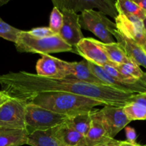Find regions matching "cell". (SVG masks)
<instances>
[{
    "label": "cell",
    "instance_id": "obj_30",
    "mask_svg": "<svg viewBox=\"0 0 146 146\" xmlns=\"http://www.w3.org/2000/svg\"><path fill=\"white\" fill-rule=\"evenodd\" d=\"M120 141L114 139V138H107L106 141L98 144L96 146H120Z\"/></svg>",
    "mask_w": 146,
    "mask_h": 146
},
{
    "label": "cell",
    "instance_id": "obj_21",
    "mask_svg": "<svg viewBox=\"0 0 146 146\" xmlns=\"http://www.w3.org/2000/svg\"><path fill=\"white\" fill-rule=\"evenodd\" d=\"M115 5L118 14L135 16L142 20L146 17L143 10L134 1L118 0L115 1Z\"/></svg>",
    "mask_w": 146,
    "mask_h": 146
},
{
    "label": "cell",
    "instance_id": "obj_10",
    "mask_svg": "<svg viewBox=\"0 0 146 146\" xmlns=\"http://www.w3.org/2000/svg\"><path fill=\"white\" fill-rule=\"evenodd\" d=\"M59 10L63 14L64 21L58 36L72 47L73 52L76 53L77 44L84 38L79 23V14L67 9L60 8Z\"/></svg>",
    "mask_w": 146,
    "mask_h": 146
},
{
    "label": "cell",
    "instance_id": "obj_17",
    "mask_svg": "<svg viewBox=\"0 0 146 146\" xmlns=\"http://www.w3.org/2000/svg\"><path fill=\"white\" fill-rule=\"evenodd\" d=\"M66 78L92 84L105 85L91 72L88 66V62L86 60H83L80 62H74V73Z\"/></svg>",
    "mask_w": 146,
    "mask_h": 146
},
{
    "label": "cell",
    "instance_id": "obj_20",
    "mask_svg": "<svg viewBox=\"0 0 146 146\" xmlns=\"http://www.w3.org/2000/svg\"><path fill=\"white\" fill-rule=\"evenodd\" d=\"M99 44L104 50L109 61L112 63L113 66L131 61L123 47L118 43L104 44L99 41Z\"/></svg>",
    "mask_w": 146,
    "mask_h": 146
},
{
    "label": "cell",
    "instance_id": "obj_34",
    "mask_svg": "<svg viewBox=\"0 0 146 146\" xmlns=\"http://www.w3.org/2000/svg\"><path fill=\"white\" fill-rule=\"evenodd\" d=\"M141 79L142 80V81H143L144 82H145V83H146V72H144L142 78H141Z\"/></svg>",
    "mask_w": 146,
    "mask_h": 146
},
{
    "label": "cell",
    "instance_id": "obj_9",
    "mask_svg": "<svg viewBox=\"0 0 146 146\" xmlns=\"http://www.w3.org/2000/svg\"><path fill=\"white\" fill-rule=\"evenodd\" d=\"M36 70L40 76L63 79L74 73V62H67L50 55H42L37 61Z\"/></svg>",
    "mask_w": 146,
    "mask_h": 146
},
{
    "label": "cell",
    "instance_id": "obj_24",
    "mask_svg": "<svg viewBox=\"0 0 146 146\" xmlns=\"http://www.w3.org/2000/svg\"><path fill=\"white\" fill-rule=\"evenodd\" d=\"M114 67L123 75L128 76L132 77V78H136V79H141L144 74L139 66L137 65L133 61L116 65Z\"/></svg>",
    "mask_w": 146,
    "mask_h": 146
},
{
    "label": "cell",
    "instance_id": "obj_7",
    "mask_svg": "<svg viewBox=\"0 0 146 146\" xmlns=\"http://www.w3.org/2000/svg\"><path fill=\"white\" fill-rule=\"evenodd\" d=\"M26 106L24 101L10 98L0 107V127L11 130H25Z\"/></svg>",
    "mask_w": 146,
    "mask_h": 146
},
{
    "label": "cell",
    "instance_id": "obj_19",
    "mask_svg": "<svg viewBox=\"0 0 146 146\" xmlns=\"http://www.w3.org/2000/svg\"><path fill=\"white\" fill-rule=\"evenodd\" d=\"M27 144L31 146H64L54 136L52 129L35 131L29 134Z\"/></svg>",
    "mask_w": 146,
    "mask_h": 146
},
{
    "label": "cell",
    "instance_id": "obj_37",
    "mask_svg": "<svg viewBox=\"0 0 146 146\" xmlns=\"http://www.w3.org/2000/svg\"><path fill=\"white\" fill-rule=\"evenodd\" d=\"M142 47H143V49L145 50V51L146 52V42L145 43V44H143V45L142 46Z\"/></svg>",
    "mask_w": 146,
    "mask_h": 146
},
{
    "label": "cell",
    "instance_id": "obj_4",
    "mask_svg": "<svg viewBox=\"0 0 146 146\" xmlns=\"http://www.w3.org/2000/svg\"><path fill=\"white\" fill-rule=\"evenodd\" d=\"M16 48L20 53H32L41 55H50L53 53L73 52V48L58 35L47 38H36L22 31L19 34L15 42Z\"/></svg>",
    "mask_w": 146,
    "mask_h": 146
},
{
    "label": "cell",
    "instance_id": "obj_27",
    "mask_svg": "<svg viewBox=\"0 0 146 146\" xmlns=\"http://www.w3.org/2000/svg\"><path fill=\"white\" fill-rule=\"evenodd\" d=\"M29 34L36 38H47V37L53 36L56 34H54L49 27H36L31 29L30 31H27Z\"/></svg>",
    "mask_w": 146,
    "mask_h": 146
},
{
    "label": "cell",
    "instance_id": "obj_14",
    "mask_svg": "<svg viewBox=\"0 0 146 146\" xmlns=\"http://www.w3.org/2000/svg\"><path fill=\"white\" fill-rule=\"evenodd\" d=\"M111 33L117 40V43L123 47L131 61L146 68V52L143 48L133 40L124 36L117 29L112 30Z\"/></svg>",
    "mask_w": 146,
    "mask_h": 146
},
{
    "label": "cell",
    "instance_id": "obj_16",
    "mask_svg": "<svg viewBox=\"0 0 146 146\" xmlns=\"http://www.w3.org/2000/svg\"><path fill=\"white\" fill-rule=\"evenodd\" d=\"M91 123L86 135V146H96L108 138L101 120L100 110H93L91 112Z\"/></svg>",
    "mask_w": 146,
    "mask_h": 146
},
{
    "label": "cell",
    "instance_id": "obj_18",
    "mask_svg": "<svg viewBox=\"0 0 146 146\" xmlns=\"http://www.w3.org/2000/svg\"><path fill=\"white\" fill-rule=\"evenodd\" d=\"M25 130H11L0 127V146H21L27 144Z\"/></svg>",
    "mask_w": 146,
    "mask_h": 146
},
{
    "label": "cell",
    "instance_id": "obj_8",
    "mask_svg": "<svg viewBox=\"0 0 146 146\" xmlns=\"http://www.w3.org/2000/svg\"><path fill=\"white\" fill-rule=\"evenodd\" d=\"M52 3L57 8L67 9L76 13L96 8L100 12L114 19L118 14L115 1L112 0H53Z\"/></svg>",
    "mask_w": 146,
    "mask_h": 146
},
{
    "label": "cell",
    "instance_id": "obj_31",
    "mask_svg": "<svg viewBox=\"0 0 146 146\" xmlns=\"http://www.w3.org/2000/svg\"><path fill=\"white\" fill-rule=\"evenodd\" d=\"M10 97L8 95L3 92L2 91H0V107L2 106L5 103H7L9 100H10Z\"/></svg>",
    "mask_w": 146,
    "mask_h": 146
},
{
    "label": "cell",
    "instance_id": "obj_5",
    "mask_svg": "<svg viewBox=\"0 0 146 146\" xmlns=\"http://www.w3.org/2000/svg\"><path fill=\"white\" fill-rule=\"evenodd\" d=\"M26 104L25 130L28 135L35 131L52 129L65 122L68 118L34 104Z\"/></svg>",
    "mask_w": 146,
    "mask_h": 146
},
{
    "label": "cell",
    "instance_id": "obj_26",
    "mask_svg": "<svg viewBox=\"0 0 146 146\" xmlns=\"http://www.w3.org/2000/svg\"><path fill=\"white\" fill-rule=\"evenodd\" d=\"M64 21V17L59 9L56 7H54L50 15L49 28L56 35H58L61 30Z\"/></svg>",
    "mask_w": 146,
    "mask_h": 146
},
{
    "label": "cell",
    "instance_id": "obj_11",
    "mask_svg": "<svg viewBox=\"0 0 146 146\" xmlns=\"http://www.w3.org/2000/svg\"><path fill=\"white\" fill-rule=\"evenodd\" d=\"M116 29L124 36L133 40L142 46L146 42V32L143 20L135 16L118 14L115 18Z\"/></svg>",
    "mask_w": 146,
    "mask_h": 146
},
{
    "label": "cell",
    "instance_id": "obj_15",
    "mask_svg": "<svg viewBox=\"0 0 146 146\" xmlns=\"http://www.w3.org/2000/svg\"><path fill=\"white\" fill-rule=\"evenodd\" d=\"M52 133L64 146H86L85 136L77 132L66 121L52 128Z\"/></svg>",
    "mask_w": 146,
    "mask_h": 146
},
{
    "label": "cell",
    "instance_id": "obj_23",
    "mask_svg": "<svg viewBox=\"0 0 146 146\" xmlns=\"http://www.w3.org/2000/svg\"><path fill=\"white\" fill-rule=\"evenodd\" d=\"M124 113L131 121H146V106L138 103H128L123 107Z\"/></svg>",
    "mask_w": 146,
    "mask_h": 146
},
{
    "label": "cell",
    "instance_id": "obj_32",
    "mask_svg": "<svg viewBox=\"0 0 146 146\" xmlns=\"http://www.w3.org/2000/svg\"><path fill=\"white\" fill-rule=\"evenodd\" d=\"M134 1L143 10L146 17V0H134Z\"/></svg>",
    "mask_w": 146,
    "mask_h": 146
},
{
    "label": "cell",
    "instance_id": "obj_33",
    "mask_svg": "<svg viewBox=\"0 0 146 146\" xmlns=\"http://www.w3.org/2000/svg\"><path fill=\"white\" fill-rule=\"evenodd\" d=\"M120 146H142L139 144L136 143H131L128 142V141H121L120 142Z\"/></svg>",
    "mask_w": 146,
    "mask_h": 146
},
{
    "label": "cell",
    "instance_id": "obj_28",
    "mask_svg": "<svg viewBox=\"0 0 146 146\" xmlns=\"http://www.w3.org/2000/svg\"><path fill=\"white\" fill-rule=\"evenodd\" d=\"M138 103L146 106V92L141 94H135L128 101V103Z\"/></svg>",
    "mask_w": 146,
    "mask_h": 146
},
{
    "label": "cell",
    "instance_id": "obj_12",
    "mask_svg": "<svg viewBox=\"0 0 146 146\" xmlns=\"http://www.w3.org/2000/svg\"><path fill=\"white\" fill-rule=\"evenodd\" d=\"M101 120L108 138L114 137L131 122L124 113L123 108L105 106L100 110Z\"/></svg>",
    "mask_w": 146,
    "mask_h": 146
},
{
    "label": "cell",
    "instance_id": "obj_6",
    "mask_svg": "<svg viewBox=\"0 0 146 146\" xmlns=\"http://www.w3.org/2000/svg\"><path fill=\"white\" fill-rule=\"evenodd\" d=\"M81 28L92 32L104 44L115 42L112 30L116 29L115 24L111 21L106 15L95 10H86L79 15Z\"/></svg>",
    "mask_w": 146,
    "mask_h": 146
},
{
    "label": "cell",
    "instance_id": "obj_25",
    "mask_svg": "<svg viewBox=\"0 0 146 146\" xmlns=\"http://www.w3.org/2000/svg\"><path fill=\"white\" fill-rule=\"evenodd\" d=\"M21 31V30L15 28L3 21L0 17V37L7 41L15 43Z\"/></svg>",
    "mask_w": 146,
    "mask_h": 146
},
{
    "label": "cell",
    "instance_id": "obj_36",
    "mask_svg": "<svg viewBox=\"0 0 146 146\" xmlns=\"http://www.w3.org/2000/svg\"><path fill=\"white\" fill-rule=\"evenodd\" d=\"M9 1H0V7L2 5H4V4H7V2H8Z\"/></svg>",
    "mask_w": 146,
    "mask_h": 146
},
{
    "label": "cell",
    "instance_id": "obj_29",
    "mask_svg": "<svg viewBox=\"0 0 146 146\" xmlns=\"http://www.w3.org/2000/svg\"><path fill=\"white\" fill-rule=\"evenodd\" d=\"M125 135H126V138L128 142L131 143H136L137 139V134L135 132V129L131 127L126 126L125 128Z\"/></svg>",
    "mask_w": 146,
    "mask_h": 146
},
{
    "label": "cell",
    "instance_id": "obj_1",
    "mask_svg": "<svg viewBox=\"0 0 146 146\" xmlns=\"http://www.w3.org/2000/svg\"><path fill=\"white\" fill-rule=\"evenodd\" d=\"M3 92L11 98L23 101L44 92H65L98 100L106 106L123 108L135 94H128L106 85L63 78L52 79L26 71L0 75Z\"/></svg>",
    "mask_w": 146,
    "mask_h": 146
},
{
    "label": "cell",
    "instance_id": "obj_2",
    "mask_svg": "<svg viewBox=\"0 0 146 146\" xmlns=\"http://www.w3.org/2000/svg\"><path fill=\"white\" fill-rule=\"evenodd\" d=\"M23 101L68 118L83 113L91 112L96 106H106L98 100L65 92L39 93Z\"/></svg>",
    "mask_w": 146,
    "mask_h": 146
},
{
    "label": "cell",
    "instance_id": "obj_35",
    "mask_svg": "<svg viewBox=\"0 0 146 146\" xmlns=\"http://www.w3.org/2000/svg\"><path fill=\"white\" fill-rule=\"evenodd\" d=\"M143 27H144V29H145V32H146V17L143 20Z\"/></svg>",
    "mask_w": 146,
    "mask_h": 146
},
{
    "label": "cell",
    "instance_id": "obj_3",
    "mask_svg": "<svg viewBox=\"0 0 146 146\" xmlns=\"http://www.w3.org/2000/svg\"><path fill=\"white\" fill-rule=\"evenodd\" d=\"M88 66L91 72L108 86L128 94L146 92L145 82L123 75L113 66L105 65L101 67L88 62Z\"/></svg>",
    "mask_w": 146,
    "mask_h": 146
},
{
    "label": "cell",
    "instance_id": "obj_13",
    "mask_svg": "<svg viewBox=\"0 0 146 146\" xmlns=\"http://www.w3.org/2000/svg\"><path fill=\"white\" fill-rule=\"evenodd\" d=\"M76 52L84 57V60L98 66H113L104 50L100 46L99 41L93 38H84L81 40L77 44Z\"/></svg>",
    "mask_w": 146,
    "mask_h": 146
},
{
    "label": "cell",
    "instance_id": "obj_22",
    "mask_svg": "<svg viewBox=\"0 0 146 146\" xmlns=\"http://www.w3.org/2000/svg\"><path fill=\"white\" fill-rule=\"evenodd\" d=\"M91 112L83 113L74 116L69 117L67 118L66 121L77 132L86 136L91 126Z\"/></svg>",
    "mask_w": 146,
    "mask_h": 146
}]
</instances>
